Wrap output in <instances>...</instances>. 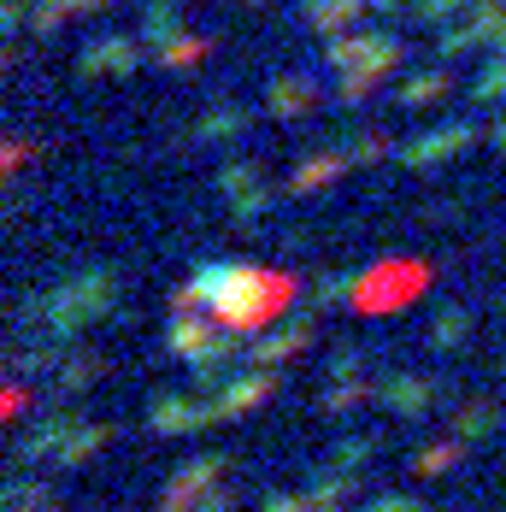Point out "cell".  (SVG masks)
I'll return each instance as SVG.
<instances>
[{
    "label": "cell",
    "mask_w": 506,
    "mask_h": 512,
    "mask_svg": "<svg viewBox=\"0 0 506 512\" xmlns=\"http://www.w3.org/2000/svg\"><path fill=\"white\" fill-rule=\"evenodd\" d=\"M195 289L206 295V312L236 330V336H259L271 330L283 312L295 307L301 295V277L295 271H265V265H201L195 271Z\"/></svg>",
    "instance_id": "6da1fadb"
},
{
    "label": "cell",
    "mask_w": 506,
    "mask_h": 512,
    "mask_svg": "<svg viewBox=\"0 0 506 512\" xmlns=\"http://www.w3.org/2000/svg\"><path fill=\"white\" fill-rule=\"evenodd\" d=\"M424 289H430V265L424 259H377V265H365L354 277L348 301H354L359 318H389L406 301H418Z\"/></svg>",
    "instance_id": "7a4b0ae2"
},
{
    "label": "cell",
    "mask_w": 506,
    "mask_h": 512,
    "mask_svg": "<svg viewBox=\"0 0 506 512\" xmlns=\"http://www.w3.org/2000/svg\"><path fill=\"white\" fill-rule=\"evenodd\" d=\"M471 142H483V124L454 118V124H442V130H430V136L406 142V148H401V165H406V171H436V165H448L454 154H465Z\"/></svg>",
    "instance_id": "3957f363"
},
{
    "label": "cell",
    "mask_w": 506,
    "mask_h": 512,
    "mask_svg": "<svg viewBox=\"0 0 506 512\" xmlns=\"http://www.w3.org/2000/svg\"><path fill=\"white\" fill-rule=\"evenodd\" d=\"M230 471V454H201V460H189L171 483H165V495H159V512H195L201 507V495Z\"/></svg>",
    "instance_id": "277c9868"
},
{
    "label": "cell",
    "mask_w": 506,
    "mask_h": 512,
    "mask_svg": "<svg viewBox=\"0 0 506 512\" xmlns=\"http://www.w3.org/2000/svg\"><path fill=\"white\" fill-rule=\"evenodd\" d=\"M436 395H442V389H436L424 371H389V377H377V401L395 412V418H424Z\"/></svg>",
    "instance_id": "5b68a950"
},
{
    "label": "cell",
    "mask_w": 506,
    "mask_h": 512,
    "mask_svg": "<svg viewBox=\"0 0 506 512\" xmlns=\"http://www.w3.org/2000/svg\"><path fill=\"white\" fill-rule=\"evenodd\" d=\"M271 389H277V365H253L248 377L236 371V377L224 383V395L212 401V412H218V424H230V418H242V412H253L259 401H271Z\"/></svg>",
    "instance_id": "8992f818"
},
{
    "label": "cell",
    "mask_w": 506,
    "mask_h": 512,
    "mask_svg": "<svg viewBox=\"0 0 506 512\" xmlns=\"http://www.w3.org/2000/svg\"><path fill=\"white\" fill-rule=\"evenodd\" d=\"M324 101V89H318V77H301V71H289V77H277L271 89H265V106H271V118H283V124H301L312 118Z\"/></svg>",
    "instance_id": "52a82bcc"
},
{
    "label": "cell",
    "mask_w": 506,
    "mask_h": 512,
    "mask_svg": "<svg viewBox=\"0 0 506 512\" xmlns=\"http://www.w3.org/2000/svg\"><path fill=\"white\" fill-rule=\"evenodd\" d=\"M218 336H224V324L212 318V312H177L171 318V354L177 359H206L212 348H218Z\"/></svg>",
    "instance_id": "ba28073f"
},
{
    "label": "cell",
    "mask_w": 506,
    "mask_h": 512,
    "mask_svg": "<svg viewBox=\"0 0 506 512\" xmlns=\"http://www.w3.org/2000/svg\"><path fill=\"white\" fill-rule=\"evenodd\" d=\"M206 424H218L212 401H195V395H159L153 401V430L159 436H183V430H206Z\"/></svg>",
    "instance_id": "9c48e42d"
},
{
    "label": "cell",
    "mask_w": 506,
    "mask_h": 512,
    "mask_svg": "<svg viewBox=\"0 0 506 512\" xmlns=\"http://www.w3.org/2000/svg\"><path fill=\"white\" fill-rule=\"evenodd\" d=\"M136 59H142V48H136L130 36H101L95 48L77 53V71H83V77H106V71H112V77H130Z\"/></svg>",
    "instance_id": "30bf717a"
},
{
    "label": "cell",
    "mask_w": 506,
    "mask_h": 512,
    "mask_svg": "<svg viewBox=\"0 0 506 512\" xmlns=\"http://www.w3.org/2000/svg\"><path fill=\"white\" fill-rule=\"evenodd\" d=\"M71 430H77V412H53V418H42L18 448H12V465L24 471V465H36V460H48L53 448H65L71 442Z\"/></svg>",
    "instance_id": "8fae6325"
},
{
    "label": "cell",
    "mask_w": 506,
    "mask_h": 512,
    "mask_svg": "<svg viewBox=\"0 0 506 512\" xmlns=\"http://www.w3.org/2000/svg\"><path fill=\"white\" fill-rule=\"evenodd\" d=\"M312 342V312H295L289 318V330H277V336H259L248 348V365H283V359H295Z\"/></svg>",
    "instance_id": "7c38bea8"
},
{
    "label": "cell",
    "mask_w": 506,
    "mask_h": 512,
    "mask_svg": "<svg viewBox=\"0 0 506 512\" xmlns=\"http://www.w3.org/2000/svg\"><path fill=\"white\" fill-rule=\"evenodd\" d=\"M448 89H454V71H448V65H436V71H412L401 89H395V101H401L406 112H418V106H436Z\"/></svg>",
    "instance_id": "4fadbf2b"
},
{
    "label": "cell",
    "mask_w": 506,
    "mask_h": 512,
    "mask_svg": "<svg viewBox=\"0 0 506 512\" xmlns=\"http://www.w3.org/2000/svg\"><path fill=\"white\" fill-rule=\"evenodd\" d=\"M471 6H483V0H406V6H401V18L412 24V30H442V24L465 18Z\"/></svg>",
    "instance_id": "5bb4252c"
},
{
    "label": "cell",
    "mask_w": 506,
    "mask_h": 512,
    "mask_svg": "<svg viewBox=\"0 0 506 512\" xmlns=\"http://www.w3.org/2000/svg\"><path fill=\"white\" fill-rule=\"evenodd\" d=\"M342 171H348V154H312L301 171L283 183V189H289V195H318V189H324V183H336Z\"/></svg>",
    "instance_id": "9a60e30c"
},
{
    "label": "cell",
    "mask_w": 506,
    "mask_h": 512,
    "mask_svg": "<svg viewBox=\"0 0 506 512\" xmlns=\"http://www.w3.org/2000/svg\"><path fill=\"white\" fill-rule=\"evenodd\" d=\"M365 6H371V0H306V24L336 36V30H354Z\"/></svg>",
    "instance_id": "2e32d148"
},
{
    "label": "cell",
    "mask_w": 506,
    "mask_h": 512,
    "mask_svg": "<svg viewBox=\"0 0 506 512\" xmlns=\"http://www.w3.org/2000/svg\"><path fill=\"white\" fill-rule=\"evenodd\" d=\"M342 154H348V165H377V159H389V154H395V142H389L383 130L348 124V130H342Z\"/></svg>",
    "instance_id": "e0dca14e"
},
{
    "label": "cell",
    "mask_w": 506,
    "mask_h": 512,
    "mask_svg": "<svg viewBox=\"0 0 506 512\" xmlns=\"http://www.w3.org/2000/svg\"><path fill=\"white\" fill-rule=\"evenodd\" d=\"M495 430H501V401H465L454 412V436H465V442H483Z\"/></svg>",
    "instance_id": "ac0fdd59"
},
{
    "label": "cell",
    "mask_w": 506,
    "mask_h": 512,
    "mask_svg": "<svg viewBox=\"0 0 506 512\" xmlns=\"http://www.w3.org/2000/svg\"><path fill=\"white\" fill-rule=\"evenodd\" d=\"M459 460H465V436H448V442L418 448V454H412V471H418V477H442V471H454Z\"/></svg>",
    "instance_id": "d6986e66"
},
{
    "label": "cell",
    "mask_w": 506,
    "mask_h": 512,
    "mask_svg": "<svg viewBox=\"0 0 506 512\" xmlns=\"http://www.w3.org/2000/svg\"><path fill=\"white\" fill-rule=\"evenodd\" d=\"M142 36H148V42L183 36V6H177V0H148V6H142Z\"/></svg>",
    "instance_id": "ffe728a7"
},
{
    "label": "cell",
    "mask_w": 506,
    "mask_h": 512,
    "mask_svg": "<svg viewBox=\"0 0 506 512\" xmlns=\"http://www.w3.org/2000/svg\"><path fill=\"white\" fill-rule=\"evenodd\" d=\"M106 377V359H95V354H71L65 365H59V395L71 401V395H83L89 383H101Z\"/></svg>",
    "instance_id": "44dd1931"
},
{
    "label": "cell",
    "mask_w": 506,
    "mask_h": 512,
    "mask_svg": "<svg viewBox=\"0 0 506 512\" xmlns=\"http://www.w3.org/2000/svg\"><path fill=\"white\" fill-rule=\"evenodd\" d=\"M106 442H112V424H77L71 442L59 448V465H89V454H101Z\"/></svg>",
    "instance_id": "7402d4cb"
},
{
    "label": "cell",
    "mask_w": 506,
    "mask_h": 512,
    "mask_svg": "<svg viewBox=\"0 0 506 512\" xmlns=\"http://www.w3.org/2000/svg\"><path fill=\"white\" fill-rule=\"evenodd\" d=\"M248 130V112L242 106H212L201 118V130H195V142H230V136H242Z\"/></svg>",
    "instance_id": "603a6c76"
},
{
    "label": "cell",
    "mask_w": 506,
    "mask_h": 512,
    "mask_svg": "<svg viewBox=\"0 0 506 512\" xmlns=\"http://www.w3.org/2000/svg\"><path fill=\"white\" fill-rule=\"evenodd\" d=\"M465 336H471V312L465 307H448L436 324H430V348H436V354H454Z\"/></svg>",
    "instance_id": "cb8c5ba5"
},
{
    "label": "cell",
    "mask_w": 506,
    "mask_h": 512,
    "mask_svg": "<svg viewBox=\"0 0 506 512\" xmlns=\"http://www.w3.org/2000/svg\"><path fill=\"white\" fill-rule=\"evenodd\" d=\"M371 395H377V383H354V377H348L342 389H324V395H318V412H324V418H342V412L365 407Z\"/></svg>",
    "instance_id": "d4e9b609"
},
{
    "label": "cell",
    "mask_w": 506,
    "mask_h": 512,
    "mask_svg": "<svg viewBox=\"0 0 506 512\" xmlns=\"http://www.w3.org/2000/svg\"><path fill=\"white\" fill-rule=\"evenodd\" d=\"M377 83H383L377 71H342V77H336V106H342V112H359V106L377 95Z\"/></svg>",
    "instance_id": "484cf974"
},
{
    "label": "cell",
    "mask_w": 506,
    "mask_h": 512,
    "mask_svg": "<svg viewBox=\"0 0 506 512\" xmlns=\"http://www.w3.org/2000/svg\"><path fill=\"white\" fill-rule=\"evenodd\" d=\"M6 512H53L48 483H36V477H12V483H6Z\"/></svg>",
    "instance_id": "4316f807"
},
{
    "label": "cell",
    "mask_w": 506,
    "mask_h": 512,
    "mask_svg": "<svg viewBox=\"0 0 506 512\" xmlns=\"http://www.w3.org/2000/svg\"><path fill=\"white\" fill-rule=\"evenodd\" d=\"M201 59H206V36H171V42H159V65L165 71H189Z\"/></svg>",
    "instance_id": "83f0119b"
},
{
    "label": "cell",
    "mask_w": 506,
    "mask_h": 512,
    "mask_svg": "<svg viewBox=\"0 0 506 512\" xmlns=\"http://www.w3.org/2000/svg\"><path fill=\"white\" fill-rule=\"evenodd\" d=\"M77 12H71V0H36V12H30V30L42 36V42H53L65 24H71Z\"/></svg>",
    "instance_id": "f1b7e54d"
},
{
    "label": "cell",
    "mask_w": 506,
    "mask_h": 512,
    "mask_svg": "<svg viewBox=\"0 0 506 512\" xmlns=\"http://www.w3.org/2000/svg\"><path fill=\"white\" fill-rule=\"evenodd\" d=\"M471 101H477V106H495V101H506V53H495V59L483 65V77L471 83Z\"/></svg>",
    "instance_id": "f546056e"
},
{
    "label": "cell",
    "mask_w": 506,
    "mask_h": 512,
    "mask_svg": "<svg viewBox=\"0 0 506 512\" xmlns=\"http://www.w3.org/2000/svg\"><path fill=\"white\" fill-rule=\"evenodd\" d=\"M283 195H289V189H271V183H259V189H248V195H236V224H259Z\"/></svg>",
    "instance_id": "4dcf8cb0"
},
{
    "label": "cell",
    "mask_w": 506,
    "mask_h": 512,
    "mask_svg": "<svg viewBox=\"0 0 506 512\" xmlns=\"http://www.w3.org/2000/svg\"><path fill=\"white\" fill-rule=\"evenodd\" d=\"M218 189L236 201V195H248V189H259V165L253 159H230L224 171H218Z\"/></svg>",
    "instance_id": "1f68e13d"
},
{
    "label": "cell",
    "mask_w": 506,
    "mask_h": 512,
    "mask_svg": "<svg viewBox=\"0 0 506 512\" xmlns=\"http://www.w3.org/2000/svg\"><path fill=\"white\" fill-rule=\"evenodd\" d=\"M377 454V436H342L336 448H330V465H342V471H359V465Z\"/></svg>",
    "instance_id": "d6a6232c"
},
{
    "label": "cell",
    "mask_w": 506,
    "mask_h": 512,
    "mask_svg": "<svg viewBox=\"0 0 506 512\" xmlns=\"http://www.w3.org/2000/svg\"><path fill=\"white\" fill-rule=\"evenodd\" d=\"M348 289H354V277H330V271H324V277H312V312L330 307V301H342Z\"/></svg>",
    "instance_id": "836d02e7"
},
{
    "label": "cell",
    "mask_w": 506,
    "mask_h": 512,
    "mask_svg": "<svg viewBox=\"0 0 506 512\" xmlns=\"http://www.w3.org/2000/svg\"><path fill=\"white\" fill-rule=\"evenodd\" d=\"M359 512H430L424 501H406V495H377L371 507H359Z\"/></svg>",
    "instance_id": "e575fe53"
},
{
    "label": "cell",
    "mask_w": 506,
    "mask_h": 512,
    "mask_svg": "<svg viewBox=\"0 0 506 512\" xmlns=\"http://www.w3.org/2000/svg\"><path fill=\"white\" fill-rule=\"evenodd\" d=\"M230 507H236V495H230L224 483H212V489L201 495V507H195V512H230Z\"/></svg>",
    "instance_id": "d590c367"
},
{
    "label": "cell",
    "mask_w": 506,
    "mask_h": 512,
    "mask_svg": "<svg viewBox=\"0 0 506 512\" xmlns=\"http://www.w3.org/2000/svg\"><path fill=\"white\" fill-rule=\"evenodd\" d=\"M330 365H336V377H359L365 354H359V348H336V359H330Z\"/></svg>",
    "instance_id": "8d00e7d4"
},
{
    "label": "cell",
    "mask_w": 506,
    "mask_h": 512,
    "mask_svg": "<svg viewBox=\"0 0 506 512\" xmlns=\"http://www.w3.org/2000/svg\"><path fill=\"white\" fill-rule=\"evenodd\" d=\"M259 512H306V495H265Z\"/></svg>",
    "instance_id": "74e56055"
},
{
    "label": "cell",
    "mask_w": 506,
    "mask_h": 512,
    "mask_svg": "<svg viewBox=\"0 0 506 512\" xmlns=\"http://www.w3.org/2000/svg\"><path fill=\"white\" fill-rule=\"evenodd\" d=\"M24 407H30V401H24V389H6V401H0V412H6V418H18Z\"/></svg>",
    "instance_id": "f35d334b"
},
{
    "label": "cell",
    "mask_w": 506,
    "mask_h": 512,
    "mask_svg": "<svg viewBox=\"0 0 506 512\" xmlns=\"http://www.w3.org/2000/svg\"><path fill=\"white\" fill-rule=\"evenodd\" d=\"M106 6H112V0H71V12H77V18H95V12H106Z\"/></svg>",
    "instance_id": "ab89813d"
},
{
    "label": "cell",
    "mask_w": 506,
    "mask_h": 512,
    "mask_svg": "<svg viewBox=\"0 0 506 512\" xmlns=\"http://www.w3.org/2000/svg\"><path fill=\"white\" fill-rule=\"evenodd\" d=\"M18 18H24V0H6V12H0V24H6V30H18Z\"/></svg>",
    "instance_id": "60d3db41"
},
{
    "label": "cell",
    "mask_w": 506,
    "mask_h": 512,
    "mask_svg": "<svg viewBox=\"0 0 506 512\" xmlns=\"http://www.w3.org/2000/svg\"><path fill=\"white\" fill-rule=\"evenodd\" d=\"M489 142H495V154H506V118L495 124V130H489Z\"/></svg>",
    "instance_id": "b9f144b4"
},
{
    "label": "cell",
    "mask_w": 506,
    "mask_h": 512,
    "mask_svg": "<svg viewBox=\"0 0 506 512\" xmlns=\"http://www.w3.org/2000/svg\"><path fill=\"white\" fill-rule=\"evenodd\" d=\"M371 6H377V12H395V18H401V6H406V0H371Z\"/></svg>",
    "instance_id": "7bdbcfd3"
},
{
    "label": "cell",
    "mask_w": 506,
    "mask_h": 512,
    "mask_svg": "<svg viewBox=\"0 0 506 512\" xmlns=\"http://www.w3.org/2000/svg\"><path fill=\"white\" fill-rule=\"evenodd\" d=\"M489 48H495V53H506V24L495 30V36H489Z\"/></svg>",
    "instance_id": "ee69618b"
},
{
    "label": "cell",
    "mask_w": 506,
    "mask_h": 512,
    "mask_svg": "<svg viewBox=\"0 0 506 512\" xmlns=\"http://www.w3.org/2000/svg\"><path fill=\"white\" fill-rule=\"evenodd\" d=\"M248 6H271V0H248Z\"/></svg>",
    "instance_id": "f6af8a7d"
},
{
    "label": "cell",
    "mask_w": 506,
    "mask_h": 512,
    "mask_svg": "<svg viewBox=\"0 0 506 512\" xmlns=\"http://www.w3.org/2000/svg\"><path fill=\"white\" fill-rule=\"evenodd\" d=\"M501 377H506V359H501Z\"/></svg>",
    "instance_id": "bcb514c9"
}]
</instances>
